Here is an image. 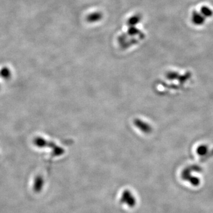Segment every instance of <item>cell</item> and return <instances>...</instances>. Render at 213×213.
Listing matches in <instances>:
<instances>
[{
  "label": "cell",
  "instance_id": "obj_3",
  "mask_svg": "<svg viewBox=\"0 0 213 213\" xmlns=\"http://www.w3.org/2000/svg\"><path fill=\"white\" fill-rule=\"evenodd\" d=\"M142 18L140 14H135V16L130 17L127 22L128 26H135L136 24L139 23Z\"/></svg>",
  "mask_w": 213,
  "mask_h": 213
},
{
  "label": "cell",
  "instance_id": "obj_1",
  "mask_svg": "<svg viewBox=\"0 0 213 213\" xmlns=\"http://www.w3.org/2000/svg\"><path fill=\"white\" fill-rule=\"evenodd\" d=\"M192 22L196 26H201L204 23L206 18L204 17L201 13L194 11L192 14Z\"/></svg>",
  "mask_w": 213,
  "mask_h": 213
},
{
  "label": "cell",
  "instance_id": "obj_2",
  "mask_svg": "<svg viewBox=\"0 0 213 213\" xmlns=\"http://www.w3.org/2000/svg\"><path fill=\"white\" fill-rule=\"evenodd\" d=\"M102 18V14L100 12H92L87 17V20L89 23H92L99 21Z\"/></svg>",
  "mask_w": 213,
  "mask_h": 213
},
{
  "label": "cell",
  "instance_id": "obj_4",
  "mask_svg": "<svg viewBox=\"0 0 213 213\" xmlns=\"http://www.w3.org/2000/svg\"><path fill=\"white\" fill-rule=\"evenodd\" d=\"M201 14L205 18L211 17L213 15V12L209 7L204 6L201 7Z\"/></svg>",
  "mask_w": 213,
  "mask_h": 213
}]
</instances>
